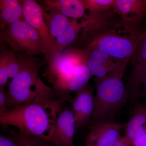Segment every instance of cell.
<instances>
[{
  "label": "cell",
  "instance_id": "obj_1",
  "mask_svg": "<svg viewBox=\"0 0 146 146\" xmlns=\"http://www.w3.org/2000/svg\"><path fill=\"white\" fill-rule=\"evenodd\" d=\"M70 98L19 106L0 115V122L4 125L16 127L21 133L50 143L58 112Z\"/></svg>",
  "mask_w": 146,
  "mask_h": 146
},
{
  "label": "cell",
  "instance_id": "obj_2",
  "mask_svg": "<svg viewBox=\"0 0 146 146\" xmlns=\"http://www.w3.org/2000/svg\"><path fill=\"white\" fill-rule=\"evenodd\" d=\"M42 63L37 57L32 58L12 79L7 90L8 110L56 100V96L53 87L44 83L39 75Z\"/></svg>",
  "mask_w": 146,
  "mask_h": 146
},
{
  "label": "cell",
  "instance_id": "obj_3",
  "mask_svg": "<svg viewBox=\"0 0 146 146\" xmlns=\"http://www.w3.org/2000/svg\"><path fill=\"white\" fill-rule=\"evenodd\" d=\"M128 61H126L117 70L109 75L102 78H94L96 93L94 113L89 126L113 122L116 116L128 101L127 92L122 80Z\"/></svg>",
  "mask_w": 146,
  "mask_h": 146
},
{
  "label": "cell",
  "instance_id": "obj_4",
  "mask_svg": "<svg viewBox=\"0 0 146 146\" xmlns=\"http://www.w3.org/2000/svg\"><path fill=\"white\" fill-rule=\"evenodd\" d=\"M121 26L115 27L78 49H98L118 61L129 60L146 29L143 33H131Z\"/></svg>",
  "mask_w": 146,
  "mask_h": 146
},
{
  "label": "cell",
  "instance_id": "obj_5",
  "mask_svg": "<svg viewBox=\"0 0 146 146\" xmlns=\"http://www.w3.org/2000/svg\"><path fill=\"white\" fill-rule=\"evenodd\" d=\"M0 43L8 45L12 50L30 57L44 54L45 60L48 55L43 39L24 19L1 31Z\"/></svg>",
  "mask_w": 146,
  "mask_h": 146
},
{
  "label": "cell",
  "instance_id": "obj_6",
  "mask_svg": "<svg viewBox=\"0 0 146 146\" xmlns=\"http://www.w3.org/2000/svg\"><path fill=\"white\" fill-rule=\"evenodd\" d=\"M42 9L45 21L54 42V53L62 52L74 44L82 29L81 21L70 20L56 11Z\"/></svg>",
  "mask_w": 146,
  "mask_h": 146
},
{
  "label": "cell",
  "instance_id": "obj_7",
  "mask_svg": "<svg viewBox=\"0 0 146 146\" xmlns=\"http://www.w3.org/2000/svg\"><path fill=\"white\" fill-rule=\"evenodd\" d=\"M46 62L44 76L53 87L69 78L77 67L86 63V54L83 50L69 48L51 55Z\"/></svg>",
  "mask_w": 146,
  "mask_h": 146
},
{
  "label": "cell",
  "instance_id": "obj_8",
  "mask_svg": "<svg viewBox=\"0 0 146 146\" xmlns=\"http://www.w3.org/2000/svg\"><path fill=\"white\" fill-rule=\"evenodd\" d=\"M82 29L78 39L71 48H80L98 36L120 25V19L113 9L102 14L86 15L81 21Z\"/></svg>",
  "mask_w": 146,
  "mask_h": 146
},
{
  "label": "cell",
  "instance_id": "obj_9",
  "mask_svg": "<svg viewBox=\"0 0 146 146\" xmlns=\"http://www.w3.org/2000/svg\"><path fill=\"white\" fill-rule=\"evenodd\" d=\"M130 59L131 69L125 86L128 101L134 104L138 103L140 98L142 81L146 72V32Z\"/></svg>",
  "mask_w": 146,
  "mask_h": 146
},
{
  "label": "cell",
  "instance_id": "obj_10",
  "mask_svg": "<svg viewBox=\"0 0 146 146\" xmlns=\"http://www.w3.org/2000/svg\"><path fill=\"white\" fill-rule=\"evenodd\" d=\"M113 10L127 31L131 33L144 31L142 24L146 19V0H115Z\"/></svg>",
  "mask_w": 146,
  "mask_h": 146
},
{
  "label": "cell",
  "instance_id": "obj_11",
  "mask_svg": "<svg viewBox=\"0 0 146 146\" xmlns=\"http://www.w3.org/2000/svg\"><path fill=\"white\" fill-rule=\"evenodd\" d=\"M24 20L43 39L48 52L46 61L55 52L54 42L44 18L43 9L39 3L33 0H22Z\"/></svg>",
  "mask_w": 146,
  "mask_h": 146
},
{
  "label": "cell",
  "instance_id": "obj_12",
  "mask_svg": "<svg viewBox=\"0 0 146 146\" xmlns=\"http://www.w3.org/2000/svg\"><path fill=\"white\" fill-rule=\"evenodd\" d=\"M69 101L75 121L76 130L85 126L91 121L94 109V88L87 84L75 92Z\"/></svg>",
  "mask_w": 146,
  "mask_h": 146
},
{
  "label": "cell",
  "instance_id": "obj_13",
  "mask_svg": "<svg viewBox=\"0 0 146 146\" xmlns=\"http://www.w3.org/2000/svg\"><path fill=\"white\" fill-rule=\"evenodd\" d=\"M76 131L72 108L64 105L58 112L55 122L50 143L56 146H74Z\"/></svg>",
  "mask_w": 146,
  "mask_h": 146
},
{
  "label": "cell",
  "instance_id": "obj_14",
  "mask_svg": "<svg viewBox=\"0 0 146 146\" xmlns=\"http://www.w3.org/2000/svg\"><path fill=\"white\" fill-rule=\"evenodd\" d=\"M0 47V88H5L8 80L14 78L34 57L8 49L3 44Z\"/></svg>",
  "mask_w": 146,
  "mask_h": 146
},
{
  "label": "cell",
  "instance_id": "obj_15",
  "mask_svg": "<svg viewBox=\"0 0 146 146\" xmlns=\"http://www.w3.org/2000/svg\"><path fill=\"white\" fill-rule=\"evenodd\" d=\"M123 124L115 122L99 123L89 126L86 140V146H111L121 138Z\"/></svg>",
  "mask_w": 146,
  "mask_h": 146
},
{
  "label": "cell",
  "instance_id": "obj_16",
  "mask_svg": "<svg viewBox=\"0 0 146 146\" xmlns=\"http://www.w3.org/2000/svg\"><path fill=\"white\" fill-rule=\"evenodd\" d=\"M93 76L86 63L76 67L73 74L68 78L53 88L55 93L59 98H70L72 92L80 90L88 84Z\"/></svg>",
  "mask_w": 146,
  "mask_h": 146
},
{
  "label": "cell",
  "instance_id": "obj_17",
  "mask_svg": "<svg viewBox=\"0 0 146 146\" xmlns=\"http://www.w3.org/2000/svg\"><path fill=\"white\" fill-rule=\"evenodd\" d=\"M125 126V134L120 140L126 145H132L135 139L146 133V105L135 104Z\"/></svg>",
  "mask_w": 146,
  "mask_h": 146
},
{
  "label": "cell",
  "instance_id": "obj_18",
  "mask_svg": "<svg viewBox=\"0 0 146 146\" xmlns=\"http://www.w3.org/2000/svg\"><path fill=\"white\" fill-rule=\"evenodd\" d=\"M39 1L43 9L56 11L72 19H82L86 15L83 0H44Z\"/></svg>",
  "mask_w": 146,
  "mask_h": 146
},
{
  "label": "cell",
  "instance_id": "obj_19",
  "mask_svg": "<svg viewBox=\"0 0 146 146\" xmlns=\"http://www.w3.org/2000/svg\"><path fill=\"white\" fill-rule=\"evenodd\" d=\"M22 19H24V18L21 1H0V28L1 31Z\"/></svg>",
  "mask_w": 146,
  "mask_h": 146
},
{
  "label": "cell",
  "instance_id": "obj_20",
  "mask_svg": "<svg viewBox=\"0 0 146 146\" xmlns=\"http://www.w3.org/2000/svg\"><path fill=\"white\" fill-rule=\"evenodd\" d=\"M87 14L97 15L112 10L115 7V0H83Z\"/></svg>",
  "mask_w": 146,
  "mask_h": 146
},
{
  "label": "cell",
  "instance_id": "obj_21",
  "mask_svg": "<svg viewBox=\"0 0 146 146\" xmlns=\"http://www.w3.org/2000/svg\"><path fill=\"white\" fill-rule=\"evenodd\" d=\"M13 136L19 146H54L53 144L43 138L18 132Z\"/></svg>",
  "mask_w": 146,
  "mask_h": 146
},
{
  "label": "cell",
  "instance_id": "obj_22",
  "mask_svg": "<svg viewBox=\"0 0 146 146\" xmlns=\"http://www.w3.org/2000/svg\"><path fill=\"white\" fill-rule=\"evenodd\" d=\"M7 106V92L5 88H0V115L8 111Z\"/></svg>",
  "mask_w": 146,
  "mask_h": 146
},
{
  "label": "cell",
  "instance_id": "obj_23",
  "mask_svg": "<svg viewBox=\"0 0 146 146\" xmlns=\"http://www.w3.org/2000/svg\"><path fill=\"white\" fill-rule=\"evenodd\" d=\"M0 146H19L13 135L0 136Z\"/></svg>",
  "mask_w": 146,
  "mask_h": 146
},
{
  "label": "cell",
  "instance_id": "obj_24",
  "mask_svg": "<svg viewBox=\"0 0 146 146\" xmlns=\"http://www.w3.org/2000/svg\"><path fill=\"white\" fill-rule=\"evenodd\" d=\"M132 146H146V133L135 139Z\"/></svg>",
  "mask_w": 146,
  "mask_h": 146
},
{
  "label": "cell",
  "instance_id": "obj_25",
  "mask_svg": "<svg viewBox=\"0 0 146 146\" xmlns=\"http://www.w3.org/2000/svg\"><path fill=\"white\" fill-rule=\"evenodd\" d=\"M142 97L146 98V72L144 76L141 86L140 97Z\"/></svg>",
  "mask_w": 146,
  "mask_h": 146
},
{
  "label": "cell",
  "instance_id": "obj_26",
  "mask_svg": "<svg viewBox=\"0 0 146 146\" xmlns=\"http://www.w3.org/2000/svg\"><path fill=\"white\" fill-rule=\"evenodd\" d=\"M111 146H129L128 145H126L123 142L121 141L120 139H119L117 142H115V143L113 144Z\"/></svg>",
  "mask_w": 146,
  "mask_h": 146
},
{
  "label": "cell",
  "instance_id": "obj_27",
  "mask_svg": "<svg viewBox=\"0 0 146 146\" xmlns=\"http://www.w3.org/2000/svg\"><path fill=\"white\" fill-rule=\"evenodd\" d=\"M85 146H86V145H85Z\"/></svg>",
  "mask_w": 146,
  "mask_h": 146
}]
</instances>
